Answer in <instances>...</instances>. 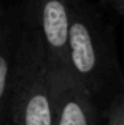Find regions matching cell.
Wrapping results in <instances>:
<instances>
[{
	"instance_id": "obj_1",
	"label": "cell",
	"mask_w": 124,
	"mask_h": 125,
	"mask_svg": "<svg viewBox=\"0 0 124 125\" xmlns=\"http://www.w3.org/2000/svg\"><path fill=\"white\" fill-rule=\"evenodd\" d=\"M67 68L94 98L121 79L112 30L86 0H70Z\"/></svg>"
},
{
	"instance_id": "obj_2",
	"label": "cell",
	"mask_w": 124,
	"mask_h": 125,
	"mask_svg": "<svg viewBox=\"0 0 124 125\" xmlns=\"http://www.w3.org/2000/svg\"><path fill=\"white\" fill-rule=\"evenodd\" d=\"M8 117L14 125H53L50 67L37 35L27 25L14 49Z\"/></svg>"
},
{
	"instance_id": "obj_3",
	"label": "cell",
	"mask_w": 124,
	"mask_h": 125,
	"mask_svg": "<svg viewBox=\"0 0 124 125\" xmlns=\"http://www.w3.org/2000/svg\"><path fill=\"white\" fill-rule=\"evenodd\" d=\"M25 25L37 35L48 67L67 68L70 0H25Z\"/></svg>"
},
{
	"instance_id": "obj_4",
	"label": "cell",
	"mask_w": 124,
	"mask_h": 125,
	"mask_svg": "<svg viewBox=\"0 0 124 125\" xmlns=\"http://www.w3.org/2000/svg\"><path fill=\"white\" fill-rule=\"evenodd\" d=\"M53 125H97L94 97L68 68L50 67Z\"/></svg>"
},
{
	"instance_id": "obj_5",
	"label": "cell",
	"mask_w": 124,
	"mask_h": 125,
	"mask_svg": "<svg viewBox=\"0 0 124 125\" xmlns=\"http://www.w3.org/2000/svg\"><path fill=\"white\" fill-rule=\"evenodd\" d=\"M13 59L14 49L10 44V37L5 29L0 27V125H5V120L8 117Z\"/></svg>"
},
{
	"instance_id": "obj_6",
	"label": "cell",
	"mask_w": 124,
	"mask_h": 125,
	"mask_svg": "<svg viewBox=\"0 0 124 125\" xmlns=\"http://www.w3.org/2000/svg\"><path fill=\"white\" fill-rule=\"evenodd\" d=\"M105 125H124V95L118 97L110 106L108 119Z\"/></svg>"
},
{
	"instance_id": "obj_7",
	"label": "cell",
	"mask_w": 124,
	"mask_h": 125,
	"mask_svg": "<svg viewBox=\"0 0 124 125\" xmlns=\"http://www.w3.org/2000/svg\"><path fill=\"white\" fill-rule=\"evenodd\" d=\"M110 2H112L113 5H115L116 8L119 10V11H123V13H124V0H110Z\"/></svg>"
}]
</instances>
